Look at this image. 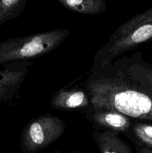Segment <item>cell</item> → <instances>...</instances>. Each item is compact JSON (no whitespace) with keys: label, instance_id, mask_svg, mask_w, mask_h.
<instances>
[{"label":"cell","instance_id":"cell-1","mask_svg":"<svg viewBox=\"0 0 152 153\" xmlns=\"http://www.w3.org/2000/svg\"><path fill=\"white\" fill-rule=\"evenodd\" d=\"M83 87L93 108L152 120V67L141 52L122 55L106 65L91 67Z\"/></svg>","mask_w":152,"mask_h":153},{"label":"cell","instance_id":"cell-2","mask_svg":"<svg viewBox=\"0 0 152 153\" xmlns=\"http://www.w3.org/2000/svg\"><path fill=\"white\" fill-rule=\"evenodd\" d=\"M152 40V6L119 25L98 49L92 67L104 66L138 46Z\"/></svg>","mask_w":152,"mask_h":153},{"label":"cell","instance_id":"cell-3","mask_svg":"<svg viewBox=\"0 0 152 153\" xmlns=\"http://www.w3.org/2000/svg\"><path fill=\"white\" fill-rule=\"evenodd\" d=\"M69 36L66 28H56L0 42V65L30 61L58 49Z\"/></svg>","mask_w":152,"mask_h":153},{"label":"cell","instance_id":"cell-4","mask_svg":"<svg viewBox=\"0 0 152 153\" xmlns=\"http://www.w3.org/2000/svg\"><path fill=\"white\" fill-rule=\"evenodd\" d=\"M66 131V123L58 117L45 114L31 120L20 135L22 153H37L61 138Z\"/></svg>","mask_w":152,"mask_h":153},{"label":"cell","instance_id":"cell-5","mask_svg":"<svg viewBox=\"0 0 152 153\" xmlns=\"http://www.w3.org/2000/svg\"><path fill=\"white\" fill-rule=\"evenodd\" d=\"M32 64L30 61H22L3 65L0 70V108L16 98Z\"/></svg>","mask_w":152,"mask_h":153},{"label":"cell","instance_id":"cell-6","mask_svg":"<svg viewBox=\"0 0 152 153\" xmlns=\"http://www.w3.org/2000/svg\"><path fill=\"white\" fill-rule=\"evenodd\" d=\"M85 114L95 130H107L127 136L132 126L131 118L115 111L95 109L89 106Z\"/></svg>","mask_w":152,"mask_h":153},{"label":"cell","instance_id":"cell-7","mask_svg":"<svg viewBox=\"0 0 152 153\" xmlns=\"http://www.w3.org/2000/svg\"><path fill=\"white\" fill-rule=\"evenodd\" d=\"M90 105L89 97L84 87H65L57 91L50 100L52 108L55 110L82 111Z\"/></svg>","mask_w":152,"mask_h":153},{"label":"cell","instance_id":"cell-8","mask_svg":"<svg viewBox=\"0 0 152 153\" xmlns=\"http://www.w3.org/2000/svg\"><path fill=\"white\" fill-rule=\"evenodd\" d=\"M92 139L99 153H133L131 146L121 137V134L107 130H95Z\"/></svg>","mask_w":152,"mask_h":153},{"label":"cell","instance_id":"cell-9","mask_svg":"<svg viewBox=\"0 0 152 153\" xmlns=\"http://www.w3.org/2000/svg\"><path fill=\"white\" fill-rule=\"evenodd\" d=\"M65 8L86 15H98L107 10L105 0H58Z\"/></svg>","mask_w":152,"mask_h":153},{"label":"cell","instance_id":"cell-10","mask_svg":"<svg viewBox=\"0 0 152 153\" xmlns=\"http://www.w3.org/2000/svg\"><path fill=\"white\" fill-rule=\"evenodd\" d=\"M127 137L133 142L152 149V126L143 123L132 124Z\"/></svg>","mask_w":152,"mask_h":153},{"label":"cell","instance_id":"cell-11","mask_svg":"<svg viewBox=\"0 0 152 153\" xmlns=\"http://www.w3.org/2000/svg\"><path fill=\"white\" fill-rule=\"evenodd\" d=\"M28 0H0V27L22 13Z\"/></svg>","mask_w":152,"mask_h":153},{"label":"cell","instance_id":"cell-12","mask_svg":"<svg viewBox=\"0 0 152 153\" xmlns=\"http://www.w3.org/2000/svg\"><path fill=\"white\" fill-rule=\"evenodd\" d=\"M134 144L135 146L136 151H137V153H152L151 149H149V148L142 146V145L137 143H134Z\"/></svg>","mask_w":152,"mask_h":153},{"label":"cell","instance_id":"cell-13","mask_svg":"<svg viewBox=\"0 0 152 153\" xmlns=\"http://www.w3.org/2000/svg\"><path fill=\"white\" fill-rule=\"evenodd\" d=\"M70 153H81L80 152V151H72V152H71Z\"/></svg>","mask_w":152,"mask_h":153},{"label":"cell","instance_id":"cell-14","mask_svg":"<svg viewBox=\"0 0 152 153\" xmlns=\"http://www.w3.org/2000/svg\"><path fill=\"white\" fill-rule=\"evenodd\" d=\"M54 153H61V152L60 150H56Z\"/></svg>","mask_w":152,"mask_h":153}]
</instances>
